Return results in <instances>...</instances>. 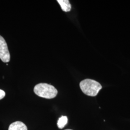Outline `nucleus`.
I'll list each match as a JSON object with an SVG mask.
<instances>
[{
	"mask_svg": "<svg viewBox=\"0 0 130 130\" xmlns=\"http://www.w3.org/2000/svg\"><path fill=\"white\" fill-rule=\"evenodd\" d=\"M80 88L82 92L87 95L95 96L102 88V85L98 82L91 79H85L79 84Z\"/></svg>",
	"mask_w": 130,
	"mask_h": 130,
	"instance_id": "1",
	"label": "nucleus"
},
{
	"mask_svg": "<svg viewBox=\"0 0 130 130\" xmlns=\"http://www.w3.org/2000/svg\"><path fill=\"white\" fill-rule=\"evenodd\" d=\"M70 130V129H67V130Z\"/></svg>",
	"mask_w": 130,
	"mask_h": 130,
	"instance_id": "8",
	"label": "nucleus"
},
{
	"mask_svg": "<svg viewBox=\"0 0 130 130\" xmlns=\"http://www.w3.org/2000/svg\"><path fill=\"white\" fill-rule=\"evenodd\" d=\"M0 59L5 63L9 62L10 55L7 43L4 38L0 35Z\"/></svg>",
	"mask_w": 130,
	"mask_h": 130,
	"instance_id": "3",
	"label": "nucleus"
},
{
	"mask_svg": "<svg viewBox=\"0 0 130 130\" xmlns=\"http://www.w3.org/2000/svg\"><path fill=\"white\" fill-rule=\"evenodd\" d=\"M34 92L38 96L46 99L54 98L57 94V90L54 86L45 83L37 84L34 87Z\"/></svg>",
	"mask_w": 130,
	"mask_h": 130,
	"instance_id": "2",
	"label": "nucleus"
},
{
	"mask_svg": "<svg viewBox=\"0 0 130 130\" xmlns=\"http://www.w3.org/2000/svg\"><path fill=\"white\" fill-rule=\"evenodd\" d=\"M57 2L60 5L62 10L66 12H69L71 9V5L69 0H57Z\"/></svg>",
	"mask_w": 130,
	"mask_h": 130,
	"instance_id": "5",
	"label": "nucleus"
},
{
	"mask_svg": "<svg viewBox=\"0 0 130 130\" xmlns=\"http://www.w3.org/2000/svg\"><path fill=\"white\" fill-rule=\"evenodd\" d=\"M8 130H28L27 126L21 121H15L10 125Z\"/></svg>",
	"mask_w": 130,
	"mask_h": 130,
	"instance_id": "4",
	"label": "nucleus"
},
{
	"mask_svg": "<svg viewBox=\"0 0 130 130\" xmlns=\"http://www.w3.org/2000/svg\"><path fill=\"white\" fill-rule=\"evenodd\" d=\"M5 91L0 89V100L5 98Z\"/></svg>",
	"mask_w": 130,
	"mask_h": 130,
	"instance_id": "7",
	"label": "nucleus"
},
{
	"mask_svg": "<svg viewBox=\"0 0 130 130\" xmlns=\"http://www.w3.org/2000/svg\"><path fill=\"white\" fill-rule=\"evenodd\" d=\"M68 117L65 116H62L60 118H59L57 121V126L59 129H63L66 125L68 123Z\"/></svg>",
	"mask_w": 130,
	"mask_h": 130,
	"instance_id": "6",
	"label": "nucleus"
}]
</instances>
